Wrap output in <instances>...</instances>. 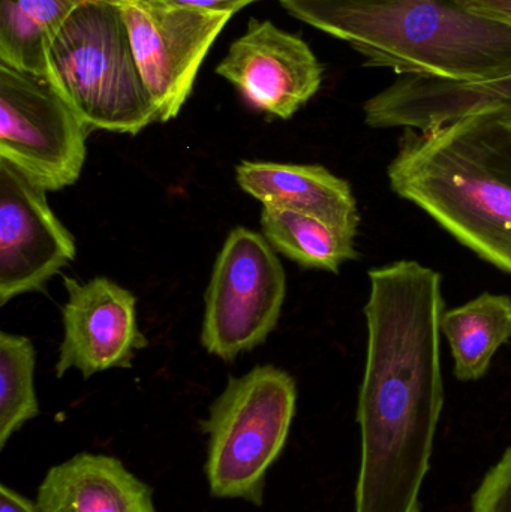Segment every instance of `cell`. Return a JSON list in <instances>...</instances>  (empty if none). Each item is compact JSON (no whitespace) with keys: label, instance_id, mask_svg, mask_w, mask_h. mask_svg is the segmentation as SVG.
I'll return each instance as SVG.
<instances>
[{"label":"cell","instance_id":"obj_22","mask_svg":"<svg viewBox=\"0 0 511 512\" xmlns=\"http://www.w3.org/2000/svg\"><path fill=\"white\" fill-rule=\"evenodd\" d=\"M0 512H41L36 501L24 498L11 487L0 486Z\"/></svg>","mask_w":511,"mask_h":512},{"label":"cell","instance_id":"obj_2","mask_svg":"<svg viewBox=\"0 0 511 512\" xmlns=\"http://www.w3.org/2000/svg\"><path fill=\"white\" fill-rule=\"evenodd\" d=\"M390 188L450 236L511 274V120L465 117L405 129L390 162Z\"/></svg>","mask_w":511,"mask_h":512},{"label":"cell","instance_id":"obj_14","mask_svg":"<svg viewBox=\"0 0 511 512\" xmlns=\"http://www.w3.org/2000/svg\"><path fill=\"white\" fill-rule=\"evenodd\" d=\"M236 179L263 206L317 216L357 236L360 216L350 183L321 165L243 161Z\"/></svg>","mask_w":511,"mask_h":512},{"label":"cell","instance_id":"obj_20","mask_svg":"<svg viewBox=\"0 0 511 512\" xmlns=\"http://www.w3.org/2000/svg\"><path fill=\"white\" fill-rule=\"evenodd\" d=\"M471 11L511 27V0H459Z\"/></svg>","mask_w":511,"mask_h":512},{"label":"cell","instance_id":"obj_17","mask_svg":"<svg viewBox=\"0 0 511 512\" xmlns=\"http://www.w3.org/2000/svg\"><path fill=\"white\" fill-rule=\"evenodd\" d=\"M90 0H0V62L48 72V51L69 17Z\"/></svg>","mask_w":511,"mask_h":512},{"label":"cell","instance_id":"obj_6","mask_svg":"<svg viewBox=\"0 0 511 512\" xmlns=\"http://www.w3.org/2000/svg\"><path fill=\"white\" fill-rule=\"evenodd\" d=\"M89 128L50 71L0 62V159L45 191L74 185L86 161Z\"/></svg>","mask_w":511,"mask_h":512},{"label":"cell","instance_id":"obj_18","mask_svg":"<svg viewBox=\"0 0 511 512\" xmlns=\"http://www.w3.org/2000/svg\"><path fill=\"white\" fill-rule=\"evenodd\" d=\"M36 351L20 334L0 333V450L39 415L35 388Z\"/></svg>","mask_w":511,"mask_h":512},{"label":"cell","instance_id":"obj_1","mask_svg":"<svg viewBox=\"0 0 511 512\" xmlns=\"http://www.w3.org/2000/svg\"><path fill=\"white\" fill-rule=\"evenodd\" d=\"M369 280L354 512H422L420 493L444 408L443 280L417 261L372 268Z\"/></svg>","mask_w":511,"mask_h":512},{"label":"cell","instance_id":"obj_8","mask_svg":"<svg viewBox=\"0 0 511 512\" xmlns=\"http://www.w3.org/2000/svg\"><path fill=\"white\" fill-rule=\"evenodd\" d=\"M158 122L179 116L210 47L230 12L203 11L164 0H116Z\"/></svg>","mask_w":511,"mask_h":512},{"label":"cell","instance_id":"obj_5","mask_svg":"<svg viewBox=\"0 0 511 512\" xmlns=\"http://www.w3.org/2000/svg\"><path fill=\"white\" fill-rule=\"evenodd\" d=\"M296 403V381L279 367L257 366L228 379L203 423L213 498L263 505L267 474L287 445Z\"/></svg>","mask_w":511,"mask_h":512},{"label":"cell","instance_id":"obj_21","mask_svg":"<svg viewBox=\"0 0 511 512\" xmlns=\"http://www.w3.org/2000/svg\"><path fill=\"white\" fill-rule=\"evenodd\" d=\"M164 2L203 9V11L230 12V14H234V12L240 11L249 3L257 2V0H164Z\"/></svg>","mask_w":511,"mask_h":512},{"label":"cell","instance_id":"obj_15","mask_svg":"<svg viewBox=\"0 0 511 512\" xmlns=\"http://www.w3.org/2000/svg\"><path fill=\"white\" fill-rule=\"evenodd\" d=\"M441 333L452 349L456 378L479 381L488 373L498 349L511 339V298L483 292L444 313Z\"/></svg>","mask_w":511,"mask_h":512},{"label":"cell","instance_id":"obj_16","mask_svg":"<svg viewBox=\"0 0 511 512\" xmlns=\"http://www.w3.org/2000/svg\"><path fill=\"white\" fill-rule=\"evenodd\" d=\"M261 230L278 254L309 270L338 273L359 256L356 234L306 213L263 206Z\"/></svg>","mask_w":511,"mask_h":512},{"label":"cell","instance_id":"obj_10","mask_svg":"<svg viewBox=\"0 0 511 512\" xmlns=\"http://www.w3.org/2000/svg\"><path fill=\"white\" fill-rule=\"evenodd\" d=\"M216 74L230 81L252 107L282 120L308 104L323 83V66L300 36L257 18L231 44Z\"/></svg>","mask_w":511,"mask_h":512},{"label":"cell","instance_id":"obj_19","mask_svg":"<svg viewBox=\"0 0 511 512\" xmlns=\"http://www.w3.org/2000/svg\"><path fill=\"white\" fill-rule=\"evenodd\" d=\"M471 512H511V448L483 478L473 495Z\"/></svg>","mask_w":511,"mask_h":512},{"label":"cell","instance_id":"obj_13","mask_svg":"<svg viewBox=\"0 0 511 512\" xmlns=\"http://www.w3.org/2000/svg\"><path fill=\"white\" fill-rule=\"evenodd\" d=\"M36 504L41 512H156L152 487L105 454L80 453L53 466Z\"/></svg>","mask_w":511,"mask_h":512},{"label":"cell","instance_id":"obj_4","mask_svg":"<svg viewBox=\"0 0 511 512\" xmlns=\"http://www.w3.org/2000/svg\"><path fill=\"white\" fill-rule=\"evenodd\" d=\"M48 71L89 131L137 135L158 122L116 0H90L66 20Z\"/></svg>","mask_w":511,"mask_h":512},{"label":"cell","instance_id":"obj_9","mask_svg":"<svg viewBox=\"0 0 511 512\" xmlns=\"http://www.w3.org/2000/svg\"><path fill=\"white\" fill-rule=\"evenodd\" d=\"M42 186L0 159V306L45 283L74 261L75 239Z\"/></svg>","mask_w":511,"mask_h":512},{"label":"cell","instance_id":"obj_7","mask_svg":"<svg viewBox=\"0 0 511 512\" xmlns=\"http://www.w3.org/2000/svg\"><path fill=\"white\" fill-rule=\"evenodd\" d=\"M287 276L263 234L237 227L228 234L206 291L201 343L231 361L266 342L281 318Z\"/></svg>","mask_w":511,"mask_h":512},{"label":"cell","instance_id":"obj_11","mask_svg":"<svg viewBox=\"0 0 511 512\" xmlns=\"http://www.w3.org/2000/svg\"><path fill=\"white\" fill-rule=\"evenodd\" d=\"M63 340L56 376L77 369L84 379L110 369H128L147 339L137 322L134 294L107 277L89 282L65 277Z\"/></svg>","mask_w":511,"mask_h":512},{"label":"cell","instance_id":"obj_12","mask_svg":"<svg viewBox=\"0 0 511 512\" xmlns=\"http://www.w3.org/2000/svg\"><path fill=\"white\" fill-rule=\"evenodd\" d=\"M365 122L371 128L426 131L479 114L511 120V75L491 80H450L402 75L366 101Z\"/></svg>","mask_w":511,"mask_h":512},{"label":"cell","instance_id":"obj_3","mask_svg":"<svg viewBox=\"0 0 511 512\" xmlns=\"http://www.w3.org/2000/svg\"><path fill=\"white\" fill-rule=\"evenodd\" d=\"M288 14L402 75H511V27L459 0H281Z\"/></svg>","mask_w":511,"mask_h":512}]
</instances>
